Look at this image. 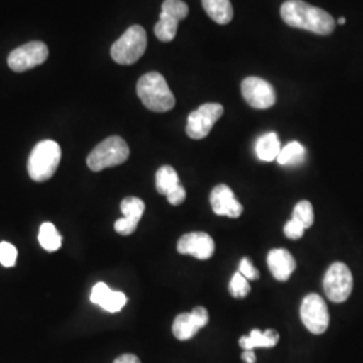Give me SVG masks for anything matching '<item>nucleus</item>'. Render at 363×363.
I'll return each mask as SVG.
<instances>
[{
  "label": "nucleus",
  "mask_w": 363,
  "mask_h": 363,
  "mask_svg": "<svg viewBox=\"0 0 363 363\" xmlns=\"http://www.w3.org/2000/svg\"><path fill=\"white\" fill-rule=\"evenodd\" d=\"M155 182L156 191L162 195L169 194L175 187L181 184L177 171L171 166H163L157 169Z\"/></svg>",
  "instance_id": "412c9836"
},
{
  "label": "nucleus",
  "mask_w": 363,
  "mask_h": 363,
  "mask_svg": "<svg viewBox=\"0 0 363 363\" xmlns=\"http://www.w3.org/2000/svg\"><path fill=\"white\" fill-rule=\"evenodd\" d=\"M128 157L130 147L125 143V140L120 136H111L91 151L86 159V163L91 171L99 172L105 169L120 166L125 163Z\"/></svg>",
  "instance_id": "20e7f679"
},
{
  "label": "nucleus",
  "mask_w": 363,
  "mask_h": 363,
  "mask_svg": "<svg viewBox=\"0 0 363 363\" xmlns=\"http://www.w3.org/2000/svg\"><path fill=\"white\" fill-rule=\"evenodd\" d=\"M280 15L288 26L318 35H330L335 30V19L330 13L303 0H286L281 4Z\"/></svg>",
  "instance_id": "f257e3e1"
},
{
  "label": "nucleus",
  "mask_w": 363,
  "mask_h": 363,
  "mask_svg": "<svg viewBox=\"0 0 363 363\" xmlns=\"http://www.w3.org/2000/svg\"><path fill=\"white\" fill-rule=\"evenodd\" d=\"M136 228H138L136 225L130 223V220H127L125 218H120L115 222V230L121 235H130V234L135 233Z\"/></svg>",
  "instance_id": "c756f323"
},
{
  "label": "nucleus",
  "mask_w": 363,
  "mask_h": 363,
  "mask_svg": "<svg viewBox=\"0 0 363 363\" xmlns=\"http://www.w3.org/2000/svg\"><path fill=\"white\" fill-rule=\"evenodd\" d=\"M147 49V33L139 25L130 26L111 48V57L118 65H133Z\"/></svg>",
  "instance_id": "39448f33"
},
{
  "label": "nucleus",
  "mask_w": 363,
  "mask_h": 363,
  "mask_svg": "<svg viewBox=\"0 0 363 363\" xmlns=\"http://www.w3.org/2000/svg\"><path fill=\"white\" fill-rule=\"evenodd\" d=\"M242 361L245 363H256V354L253 350H245L242 352Z\"/></svg>",
  "instance_id": "2f4dec72"
},
{
  "label": "nucleus",
  "mask_w": 363,
  "mask_h": 363,
  "mask_svg": "<svg viewBox=\"0 0 363 363\" xmlns=\"http://www.w3.org/2000/svg\"><path fill=\"white\" fill-rule=\"evenodd\" d=\"M113 363H142L140 359L133 355V354H123L120 357H117L116 359L113 361Z\"/></svg>",
  "instance_id": "7c9ffc66"
},
{
  "label": "nucleus",
  "mask_w": 363,
  "mask_h": 363,
  "mask_svg": "<svg viewBox=\"0 0 363 363\" xmlns=\"http://www.w3.org/2000/svg\"><path fill=\"white\" fill-rule=\"evenodd\" d=\"M177 249L181 255H190L198 259H208L214 255L216 244L208 233L194 232L182 235Z\"/></svg>",
  "instance_id": "ddd939ff"
},
{
  "label": "nucleus",
  "mask_w": 363,
  "mask_h": 363,
  "mask_svg": "<svg viewBox=\"0 0 363 363\" xmlns=\"http://www.w3.org/2000/svg\"><path fill=\"white\" fill-rule=\"evenodd\" d=\"M48 57H49L48 46L43 42L34 40L10 52L7 62L11 70L16 73H22L35 66L42 65L48 60Z\"/></svg>",
  "instance_id": "9d476101"
},
{
  "label": "nucleus",
  "mask_w": 363,
  "mask_h": 363,
  "mask_svg": "<svg viewBox=\"0 0 363 363\" xmlns=\"http://www.w3.org/2000/svg\"><path fill=\"white\" fill-rule=\"evenodd\" d=\"M279 333L276 330H267V331H259V330H252L249 337H242L240 339V346L244 350H253L256 347H274L279 342Z\"/></svg>",
  "instance_id": "a211bd4d"
},
{
  "label": "nucleus",
  "mask_w": 363,
  "mask_h": 363,
  "mask_svg": "<svg viewBox=\"0 0 363 363\" xmlns=\"http://www.w3.org/2000/svg\"><path fill=\"white\" fill-rule=\"evenodd\" d=\"M281 151V145L277 133L268 132L259 136L256 143V155L262 162H273Z\"/></svg>",
  "instance_id": "6ab92c4d"
},
{
  "label": "nucleus",
  "mask_w": 363,
  "mask_h": 363,
  "mask_svg": "<svg viewBox=\"0 0 363 363\" xmlns=\"http://www.w3.org/2000/svg\"><path fill=\"white\" fill-rule=\"evenodd\" d=\"M300 318L306 328L315 335L325 333L330 325L327 304L318 294H310L303 298L300 306Z\"/></svg>",
  "instance_id": "6e6552de"
},
{
  "label": "nucleus",
  "mask_w": 363,
  "mask_h": 363,
  "mask_svg": "<svg viewBox=\"0 0 363 363\" xmlns=\"http://www.w3.org/2000/svg\"><path fill=\"white\" fill-rule=\"evenodd\" d=\"M304 226L298 223V220H289L284 225V234L289 240H298L304 234Z\"/></svg>",
  "instance_id": "bb28decb"
},
{
  "label": "nucleus",
  "mask_w": 363,
  "mask_h": 363,
  "mask_svg": "<svg viewBox=\"0 0 363 363\" xmlns=\"http://www.w3.org/2000/svg\"><path fill=\"white\" fill-rule=\"evenodd\" d=\"M91 300V303L100 306L103 310L111 313L121 311L127 304V296L123 292L111 289L105 283H97L93 286Z\"/></svg>",
  "instance_id": "2eb2a0df"
},
{
  "label": "nucleus",
  "mask_w": 363,
  "mask_h": 363,
  "mask_svg": "<svg viewBox=\"0 0 363 363\" xmlns=\"http://www.w3.org/2000/svg\"><path fill=\"white\" fill-rule=\"evenodd\" d=\"M38 241L46 252H57L62 245V237L50 222H45L39 228Z\"/></svg>",
  "instance_id": "4be33fe9"
},
{
  "label": "nucleus",
  "mask_w": 363,
  "mask_h": 363,
  "mask_svg": "<svg viewBox=\"0 0 363 363\" xmlns=\"http://www.w3.org/2000/svg\"><path fill=\"white\" fill-rule=\"evenodd\" d=\"M229 292L235 298H247L250 292L249 280L240 272H235L229 283Z\"/></svg>",
  "instance_id": "393cba45"
},
{
  "label": "nucleus",
  "mask_w": 363,
  "mask_h": 363,
  "mask_svg": "<svg viewBox=\"0 0 363 363\" xmlns=\"http://www.w3.org/2000/svg\"><path fill=\"white\" fill-rule=\"evenodd\" d=\"M166 196H167V201H169L172 206H179L186 199V190H184V187L182 184H179L178 187H175Z\"/></svg>",
  "instance_id": "c85d7f7f"
},
{
  "label": "nucleus",
  "mask_w": 363,
  "mask_h": 363,
  "mask_svg": "<svg viewBox=\"0 0 363 363\" xmlns=\"http://www.w3.org/2000/svg\"><path fill=\"white\" fill-rule=\"evenodd\" d=\"M189 15V6L182 0H164L162 13L155 25L156 38L162 42H171L177 37L178 25Z\"/></svg>",
  "instance_id": "423d86ee"
},
{
  "label": "nucleus",
  "mask_w": 363,
  "mask_h": 363,
  "mask_svg": "<svg viewBox=\"0 0 363 363\" xmlns=\"http://www.w3.org/2000/svg\"><path fill=\"white\" fill-rule=\"evenodd\" d=\"M210 205L217 216H223L229 218H238L244 208L235 199L232 189L226 184H217L210 193Z\"/></svg>",
  "instance_id": "4468645a"
},
{
  "label": "nucleus",
  "mask_w": 363,
  "mask_h": 363,
  "mask_svg": "<svg viewBox=\"0 0 363 363\" xmlns=\"http://www.w3.org/2000/svg\"><path fill=\"white\" fill-rule=\"evenodd\" d=\"M268 268L277 281H286L296 269V261L294 256L283 247L272 249L268 253Z\"/></svg>",
  "instance_id": "dca6fc26"
},
{
  "label": "nucleus",
  "mask_w": 363,
  "mask_h": 363,
  "mask_svg": "<svg viewBox=\"0 0 363 363\" xmlns=\"http://www.w3.org/2000/svg\"><path fill=\"white\" fill-rule=\"evenodd\" d=\"M306 159V148L298 142H291L286 147L281 148L280 154L277 156V163L280 166H298Z\"/></svg>",
  "instance_id": "aec40b11"
},
{
  "label": "nucleus",
  "mask_w": 363,
  "mask_h": 363,
  "mask_svg": "<svg viewBox=\"0 0 363 363\" xmlns=\"http://www.w3.org/2000/svg\"><path fill=\"white\" fill-rule=\"evenodd\" d=\"M352 284L351 271L343 262H334L323 279L325 296L334 303H343L350 298Z\"/></svg>",
  "instance_id": "0eeeda50"
},
{
  "label": "nucleus",
  "mask_w": 363,
  "mask_h": 363,
  "mask_svg": "<svg viewBox=\"0 0 363 363\" xmlns=\"http://www.w3.org/2000/svg\"><path fill=\"white\" fill-rule=\"evenodd\" d=\"M337 25H340V26H342V25H345V23H346V19H345L343 16H340V18L337 19Z\"/></svg>",
  "instance_id": "473e14b6"
},
{
  "label": "nucleus",
  "mask_w": 363,
  "mask_h": 363,
  "mask_svg": "<svg viewBox=\"0 0 363 363\" xmlns=\"http://www.w3.org/2000/svg\"><path fill=\"white\" fill-rule=\"evenodd\" d=\"M223 115V106L216 103L201 105L194 112H191L187 118L186 133L190 139L201 140L210 133L214 124Z\"/></svg>",
  "instance_id": "1a4fd4ad"
},
{
  "label": "nucleus",
  "mask_w": 363,
  "mask_h": 363,
  "mask_svg": "<svg viewBox=\"0 0 363 363\" xmlns=\"http://www.w3.org/2000/svg\"><path fill=\"white\" fill-rule=\"evenodd\" d=\"M292 220H298L304 226V229H308L313 225V208L308 201H300L298 205L294 208Z\"/></svg>",
  "instance_id": "b1692460"
},
{
  "label": "nucleus",
  "mask_w": 363,
  "mask_h": 363,
  "mask_svg": "<svg viewBox=\"0 0 363 363\" xmlns=\"http://www.w3.org/2000/svg\"><path fill=\"white\" fill-rule=\"evenodd\" d=\"M136 91L144 106L152 112H169L175 106V97L169 91L166 78L157 72H151L139 78Z\"/></svg>",
  "instance_id": "f03ea898"
},
{
  "label": "nucleus",
  "mask_w": 363,
  "mask_h": 363,
  "mask_svg": "<svg viewBox=\"0 0 363 363\" xmlns=\"http://www.w3.org/2000/svg\"><path fill=\"white\" fill-rule=\"evenodd\" d=\"M18 250L10 242H0V264L6 268H11L16 264Z\"/></svg>",
  "instance_id": "a878e982"
},
{
  "label": "nucleus",
  "mask_w": 363,
  "mask_h": 363,
  "mask_svg": "<svg viewBox=\"0 0 363 363\" xmlns=\"http://www.w3.org/2000/svg\"><path fill=\"white\" fill-rule=\"evenodd\" d=\"M61 162V147L54 140H42L31 151L27 169L34 182H46L52 178Z\"/></svg>",
  "instance_id": "7ed1b4c3"
},
{
  "label": "nucleus",
  "mask_w": 363,
  "mask_h": 363,
  "mask_svg": "<svg viewBox=\"0 0 363 363\" xmlns=\"http://www.w3.org/2000/svg\"><path fill=\"white\" fill-rule=\"evenodd\" d=\"M202 6L208 18L218 25H228L233 19V6L230 0H202Z\"/></svg>",
  "instance_id": "f3484780"
},
{
  "label": "nucleus",
  "mask_w": 363,
  "mask_h": 363,
  "mask_svg": "<svg viewBox=\"0 0 363 363\" xmlns=\"http://www.w3.org/2000/svg\"><path fill=\"white\" fill-rule=\"evenodd\" d=\"M244 100L255 109H268L276 104V91L264 78L247 77L241 82Z\"/></svg>",
  "instance_id": "9b49d317"
},
{
  "label": "nucleus",
  "mask_w": 363,
  "mask_h": 363,
  "mask_svg": "<svg viewBox=\"0 0 363 363\" xmlns=\"http://www.w3.org/2000/svg\"><path fill=\"white\" fill-rule=\"evenodd\" d=\"M238 272L241 273L247 280H257L259 279V272L253 267L252 261L247 257H244L240 262V268Z\"/></svg>",
  "instance_id": "cd10ccee"
},
{
  "label": "nucleus",
  "mask_w": 363,
  "mask_h": 363,
  "mask_svg": "<svg viewBox=\"0 0 363 363\" xmlns=\"http://www.w3.org/2000/svg\"><path fill=\"white\" fill-rule=\"evenodd\" d=\"M208 323V312L205 307H195L191 312L179 313L172 325V334L179 340H189Z\"/></svg>",
  "instance_id": "f8f14e48"
},
{
  "label": "nucleus",
  "mask_w": 363,
  "mask_h": 363,
  "mask_svg": "<svg viewBox=\"0 0 363 363\" xmlns=\"http://www.w3.org/2000/svg\"><path fill=\"white\" fill-rule=\"evenodd\" d=\"M120 208H121V213L124 216L123 218L130 220V223L138 226L139 220H142V217H143L145 205H144V202L140 198L127 196L125 199H123Z\"/></svg>",
  "instance_id": "5701e85b"
}]
</instances>
